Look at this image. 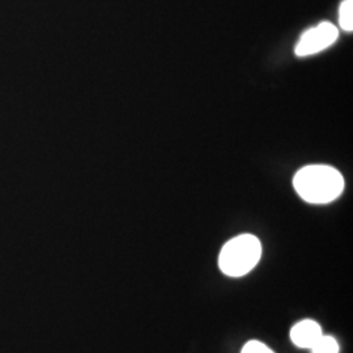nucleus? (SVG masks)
<instances>
[{"label":"nucleus","instance_id":"4","mask_svg":"<svg viewBox=\"0 0 353 353\" xmlns=\"http://www.w3.org/2000/svg\"><path fill=\"white\" fill-rule=\"evenodd\" d=\"M322 335V328L312 319L301 321L290 330V339L300 348L312 350Z\"/></svg>","mask_w":353,"mask_h":353},{"label":"nucleus","instance_id":"2","mask_svg":"<svg viewBox=\"0 0 353 353\" xmlns=\"http://www.w3.org/2000/svg\"><path fill=\"white\" fill-rule=\"evenodd\" d=\"M262 245L252 234H241L223 246L219 256L220 270L230 278H241L258 265Z\"/></svg>","mask_w":353,"mask_h":353},{"label":"nucleus","instance_id":"5","mask_svg":"<svg viewBox=\"0 0 353 353\" xmlns=\"http://www.w3.org/2000/svg\"><path fill=\"white\" fill-rule=\"evenodd\" d=\"M339 24L345 32L353 30V0H344L339 10Z\"/></svg>","mask_w":353,"mask_h":353},{"label":"nucleus","instance_id":"6","mask_svg":"<svg viewBox=\"0 0 353 353\" xmlns=\"http://www.w3.org/2000/svg\"><path fill=\"white\" fill-rule=\"evenodd\" d=\"M312 351L313 353H339V344L335 338L322 335Z\"/></svg>","mask_w":353,"mask_h":353},{"label":"nucleus","instance_id":"1","mask_svg":"<svg viewBox=\"0 0 353 353\" xmlns=\"http://www.w3.org/2000/svg\"><path fill=\"white\" fill-rule=\"evenodd\" d=\"M293 186L305 202L326 204L341 196L344 178L332 166L307 165L296 173Z\"/></svg>","mask_w":353,"mask_h":353},{"label":"nucleus","instance_id":"7","mask_svg":"<svg viewBox=\"0 0 353 353\" xmlns=\"http://www.w3.org/2000/svg\"><path fill=\"white\" fill-rule=\"evenodd\" d=\"M241 353H275L272 350H270L265 343H261L258 341H252L245 344Z\"/></svg>","mask_w":353,"mask_h":353},{"label":"nucleus","instance_id":"3","mask_svg":"<svg viewBox=\"0 0 353 353\" xmlns=\"http://www.w3.org/2000/svg\"><path fill=\"white\" fill-rule=\"evenodd\" d=\"M339 37L338 28L331 23H321L303 33L294 52L297 57H309L330 48Z\"/></svg>","mask_w":353,"mask_h":353}]
</instances>
